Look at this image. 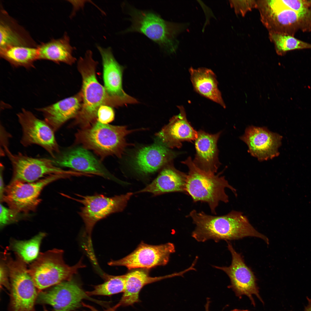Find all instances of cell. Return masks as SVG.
Listing matches in <instances>:
<instances>
[{
  "label": "cell",
  "instance_id": "cell-16",
  "mask_svg": "<svg viewBox=\"0 0 311 311\" xmlns=\"http://www.w3.org/2000/svg\"><path fill=\"white\" fill-rule=\"evenodd\" d=\"M84 299L100 302L90 298L80 286L72 279L54 285L48 291L38 295L37 301L50 305L55 311H74Z\"/></svg>",
  "mask_w": 311,
  "mask_h": 311
},
{
  "label": "cell",
  "instance_id": "cell-4",
  "mask_svg": "<svg viewBox=\"0 0 311 311\" xmlns=\"http://www.w3.org/2000/svg\"><path fill=\"white\" fill-rule=\"evenodd\" d=\"M131 25L123 33L142 34L158 44L166 53L175 52L177 42L176 36L181 30L179 24L165 20L158 14L140 10L126 4Z\"/></svg>",
  "mask_w": 311,
  "mask_h": 311
},
{
  "label": "cell",
  "instance_id": "cell-38",
  "mask_svg": "<svg viewBox=\"0 0 311 311\" xmlns=\"http://www.w3.org/2000/svg\"><path fill=\"white\" fill-rule=\"evenodd\" d=\"M308 301V304L304 307V311H311V298L306 297Z\"/></svg>",
  "mask_w": 311,
  "mask_h": 311
},
{
  "label": "cell",
  "instance_id": "cell-41",
  "mask_svg": "<svg viewBox=\"0 0 311 311\" xmlns=\"http://www.w3.org/2000/svg\"><path fill=\"white\" fill-rule=\"evenodd\" d=\"M7 144V143H6V144H2V145H3V144ZM2 150H1V151H2ZM1 152H2V151H1ZM1 152V153H2V154H4V153H3V152Z\"/></svg>",
  "mask_w": 311,
  "mask_h": 311
},
{
  "label": "cell",
  "instance_id": "cell-5",
  "mask_svg": "<svg viewBox=\"0 0 311 311\" xmlns=\"http://www.w3.org/2000/svg\"><path fill=\"white\" fill-rule=\"evenodd\" d=\"M134 131L125 126L103 124L97 119L90 126L79 130L75 136L77 143L102 159L111 155L120 158L129 145L125 137Z\"/></svg>",
  "mask_w": 311,
  "mask_h": 311
},
{
  "label": "cell",
  "instance_id": "cell-15",
  "mask_svg": "<svg viewBox=\"0 0 311 311\" xmlns=\"http://www.w3.org/2000/svg\"><path fill=\"white\" fill-rule=\"evenodd\" d=\"M101 56L104 87L114 107L137 103L138 101L124 91L122 86L124 67L115 59L110 47L97 46Z\"/></svg>",
  "mask_w": 311,
  "mask_h": 311
},
{
  "label": "cell",
  "instance_id": "cell-1",
  "mask_svg": "<svg viewBox=\"0 0 311 311\" xmlns=\"http://www.w3.org/2000/svg\"><path fill=\"white\" fill-rule=\"evenodd\" d=\"M192 220L196 227L191 236L198 242L213 240L217 242L238 240L248 236L261 238L264 241L267 237L259 232L241 212L232 210L220 216L207 215L204 212L192 210L187 216Z\"/></svg>",
  "mask_w": 311,
  "mask_h": 311
},
{
  "label": "cell",
  "instance_id": "cell-29",
  "mask_svg": "<svg viewBox=\"0 0 311 311\" xmlns=\"http://www.w3.org/2000/svg\"><path fill=\"white\" fill-rule=\"evenodd\" d=\"M46 235L45 233L41 232L28 240H13L11 242L10 249L19 255L26 263L33 262L39 255L40 245Z\"/></svg>",
  "mask_w": 311,
  "mask_h": 311
},
{
  "label": "cell",
  "instance_id": "cell-11",
  "mask_svg": "<svg viewBox=\"0 0 311 311\" xmlns=\"http://www.w3.org/2000/svg\"><path fill=\"white\" fill-rule=\"evenodd\" d=\"M8 145H2L1 152L7 155L12 164V180L31 183L50 175L74 174V171L64 170L55 165L52 158H34L20 153L13 154Z\"/></svg>",
  "mask_w": 311,
  "mask_h": 311
},
{
  "label": "cell",
  "instance_id": "cell-39",
  "mask_svg": "<svg viewBox=\"0 0 311 311\" xmlns=\"http://www.w3.org/2000/svg\"><path fill=\"white\" fill-rule=\"evenodd\" d=\"M210 303V301L208 300L206 301V302L205 305V311H209V306Z\"/></svg>",
  "mask_w": 311,
  "mask_h": 311
},
{
  "label": "cell",
  "instance_id": "cell-18",
  "mask_svg": "<svg viewBox=\"0 0 311 311\" xmlns=\"http://www.w3.org/2000/svg\"><path fill=\"white\" fill-rule=\"evenodd\" d=\"M240 139L247 145L248 152L259 161L271 159L279 154L282 136L266 127L249 126Z\"/></svg>",
  "mask_w": 311,
  "mask_h": 311
},
{
  "label": "cell",
  "instance_id": "cell-2",
  "mask_svg": "<svg viewBox=\"0 0 311 311\" xmlns=\"http://www.w3.org/2000/svg\"><path fill=\"white\" fill-rule=\"evenodd\" d=\"M98 62L94 60L92 51L88 50L78 62L77 68L82 78L80 92L82 98L80 110L75 117L74 124L81 128L88 127L97 119V112L103 105L114 107L104 86L96 75Z\"/></svg>",
  "mask_w": 311,
  "mask_h": 311
},
{
  "label": "cell",
  "instance_id": "cell-32",
  "mask_svg": "<svg viewBox=\"0 0 311 311\" xmlns=\"http://www.w3.org/2000/svg\"><path fill=\"white\" fill-rule=\"evenodd\" d=\"M0 226L1 229L9 224L18 221L21 217L20 213L0 204Z\"/></svg>",
  "mask_w": 311,
  "mask_h": 311
},
{
  "label": "cell",
  "instance_id": "cell-19",
  "mask_svg": "<svg viewBox=\"0 0 311 311\" xmlns=\"http://www.w3.org/2000/svg\"><path fill=\"white\" fill-rule=\"evenodd\" d=\"M177 107L179 110V114L172 117L157 134L170 148H180L182 142L195 140L198 136V132L188 121L183 107Z\"/></svg>",
  "mask_w": 311,
  "mask_h": 311
},
{
  "label": "cell",
  "instance_id": "cell-31",
  "mask_svg": "<svg viewBox=\"0 0 311 311\" xmlns=\"http://www.w3.org/2000/svg\"><path fill=\"white\" fill-rule=\"evenodd\" d=\"M270 39L273 42L278 54L298 49H311V44L299 40L289 35L270 32Z\"/></svg>",
  "mask_w": 311,
  "mask_h": 311
},
{
  "label": "cell",
  "instance_id": "cell-35",
  "mask_svg": "<svg viewBox=\"0 0 311 311\" xmlns=\"http://www.w3.org/2000/svg\"><path fill=\"white\" fill-rule=\"evenodd\" d=\"M0 274L1 286L2 285L8 288L10 286L8 281L9 272L7 265L3 258L0 262Z\"/></svg>",
  "mask_w": 311,
  "mask_h": 311
},
{
  "label": "cell",
  "instance_id": "cell-8",
  "mask_svg": "<svg viewBox=\"0 0 311 311\" xmlns=\"http://www.w3.org/2000/svg\"><path fill=\"white\" fill-rule=\"evenodd\" d=\"M14 259L8 251L3 259L7 267L11 288V304L14 311H32L37 295L36 287L26 263L15 253Z\"/></svg>",
  "mask_w": 311,
  "mask_h": 311
},
{
  "label": "cell",
  "instance_id": "cell-30",
  "mask_svg": "<svg viewBox=\"0 0 311 311\" xmlns=\"http://www.w3.org/2000/svg\"><path fill=\"white\" fill-rule=\"evenodd\" d=\"M105 281L103 283L95 286L92 291L86 292L88 296L111 295L124 292L125 288V274L119 276L105 274Z\"/></svg>",
  "mask_w": 311,
  "mask_h": 311
},
{
  "label": "cell",
  "instance_id": "cell-36",
  "mask_svg": "<svg viewBox=\"0 0 311 311\" xmlns=\"http://www.w3.org/2000/svg\"><path fill=\"white\" fill-rule=\"evenodd\" d=\"M4 166L3 164H0V198L1 202L2 201L3 196L5 187L4 186V184L3 177V173Z\"/></svg>",
  "mask_w": 311,
  "mask_h": 311
},
{
  "label": "cell",
  "instance_id": "cell-40",
  "mask_svg": "<svg viewBox=\"0 0 311 311\" xmlns=\"http://www.w3.org/2000/svg\"><path fill=\"white\" fill-rule=\"evenodd\" d=\"M230 311H251L247 310H240L238 309H235L232 310Z\"/></svg>",
  "mask_w": 311,
  "mask_h": 311
},
{
  "label": "cell",
  "instance_id": "cell-43",
  "mask_svg": "<svg viewBox=\"0 0 311 311\" xmlns=\"http://www.w3.org/2000/svg\"></svg>",
  "mask_w": 311,
  "mask_h": 311
},
{
  "label": "cell",
  "instance_id": "cell-12",
  "mask_svg": "<svg viewBox=\"0 0 311 311\" xmlns=\"http://www.w3.org/2000/svg\"><path fill=\"white\" fill-rule=\"evenodd\" d=\"M226 241L228 249L232 255L231 264L228 267L213 266V267L223 271L228 275L230 281V284L228 287L232 289L239 299L243 295L247 296L255 307V304L253 296L254 295L264 304L253 272L246 265L241 254L236 251L231 243Z\"/></svg>",
  "mask_w": 311,
  "mask_h": 311
},
{
  "label": "cell",
  "instance_id": "cell-21",
  "mask_svg": "<svg viewBox=\"0 0 311 311\" xmlns=\"http://www.w3.org/2000/svg\"><path fill=\"white\" fill-rule=\"evenodd\" d=\"M82 98L80 92L54 104L37 110L41 112L44 120L54 131L58 130L66 122L75 117L81 109Z\"/></svg>",
  "mask_w": 311,
  "mask_h": 311
},
{
  "label": "cell",
  "instance_id": "cell-10",
  "mask_svg": "<svg viewBox=\"0 0 311 311\" xmlns=\"http://www.w3.org/2000/svg\"><path fill=\"white\" fill-rule=\"evenodd\" d=\"M69 177L65 174L53 175L31 183L12 180L5 187L2 202L18 213H28L34 211L39 205L41 201L40 195L46 186L56 180Z\"/></svg>",
  "mask_w": 311,
  "mask_h": 311
},
{
  "label": "cell",
  "instance_id": "cell-17",
  "mask_svg": "<svg viewBox=\"0 0 311 311\" xmlns=\"http://www.w3.org/2000/svg\"><path fill=\"white\" fill-rule=\"evenodd\" d=\"M52 159L54 165L58 167L69 168L86 174L98 175L121 184L124 183L112 175L88 149L83 147L60 152Z\"/></svg>",
  "mask_w": 311,
  "mask_h": 311
},
{
  "label": "cell",
  "instance_id": "cell-9",
  "mask_svg": "<svg viewBox=\"0 0 311 311\" xmlns=\"http://www.w3.org/2000/svg\"><path fill=\"white\" fill-rule=\"evenodd\" d=\"M132 194L130 192L112 197L98 194L86 196L78 195L81 199L73 198L83 205L79 213L84 224L88 248H92L91 235L96 223L112 213L122 211Z\"/></svg>",
  "mask_w": 311,
  "mask_h": 311
},
{
  "label": "cell",
  "instance_id": "cell-28",
  "mask_svg": "<svg viewBox=\"0 0 311 311\" xmlns=\"http://www.w3.org/2000/svg\"><path fill=\"white\" fill-rule=\"evenodd\" d=\"M0 55L14 67L29 69L34 67V62L38 60V53L37 47L10 46L0 49Z\"/></svg>",
  "mask_w": 311,
  "mask_h": 311
},
{
  "label": "cell",
  "instance_id": "cell-42",
  "mask_svg": "<svg viewBox=\"0 0 311 311\" xmlns=\"http://www.w3.org/2000/svg\"><path fill=\"white\" fill-rule=\"evenodd\" d=\"M44 311H48V310H44Z\"/></svg>",
  "mask_w": 311,
  "mask_h": 311
},
{
  "label": "cell",
  "instance_id": "cell-26",
  "mask_svg": "<svg viewBox=\"0 0 311 311\" xmlns=\"http://www.w3.org/2000/svg\"><path fill=\"white\" fill-rule=\"evenodd\" d=\"M1 12L0 49L14 46L37 47L27 32L6 11L3 9Z\"/></svg>",
  "mask_w": 311,
  "mask_h": 311
},
{
  "label": "cell",
  "instance_id": "cell-22",
  "mask_svg": "<svg viewBox=\"0 0 311 311\" xmlns=\"http://www.w3.org/2000/svg\"><path fill=\"white\" fill-rule=\"evenodd\" d=\"M173 155L166 146L154 144L138 151L134 159V167L140 174L152 173L170 161Z\"/></svg>",
  "mask_w": 311,
  "mask_h": 311
},
{
  "label": "cell",
  "instance_id": "cell-34",
  "mask_svg": "<svg viewBox=\"0 0 311 311\" xmlns=\"http://www.w3.org/2000/svg\"><path fill=\"white\" fill-rule=\"evenodd\" d=\"M232 3L236 12L243 15L253 8L257 7V2L253 0L232 1Z\"/></svg>",
  "mask_w": 311,
  "mask_h": 311
},
{
  "label": "cell",
  "instance_id": "cell-33",
  "mask_svg": "<svg viewBox=\"0 0 311 311\" xmlns=\"http://www.w3.org/2000/svg\"><path fill=\"white\" fill-rule=\"evenodd\" d=\"M114 116V111L111 107L103 105L98 109L97 120L102 124H107L113 120Z\"/></svg>",
  "mask_w": 311,
  "mask_h": 311
},
{
  "label": "cell",
  "instance_id": "cell-27",
  "mask_svg": "<svg viewBox=\"0 0 311 311\" xmlns=\"http://www.w3.org/2000/svg\"><path fill=\"white\" fill-rule=\"evenodd\" d=\"M69 37L66 32L61 38L52 39L37 45L38 60H46L55 63L63 62L71 65L76 58L72 54L75 49L70 44Z\"/></svg>",
  "mask_w": 311,
  "mask_h": 311
},
{
  "label": "cell",
  "instance_id": "cell-14",
  "mask_svg": "<svg viewBox=\"0 0 311 311\" xmlns=\"http://www.w3.org/2000/svg\"><path fill=\"white\" fill-rule=\"evenodd\" d=\"M175 251V246L172 243L152 245L141 242L128 255L119 260H111L108 264L111 266H124L129 270L149 269L166 265L170 255Z\"/></svg>",
  "mask_w": 311,
  "mask_h": 311
},
{
  "label": "cell",
  "instance_id": "cell-7",
  "mask_svg": "<svg viewBox=\"0 0 311 311\" xmlns=\"http://www.w3.org/2000/svg\"><path fill=\"white\" fill-rule=\"evenodd\" d=\"M257 7L262 22L269 32L293 36L299 29L311 31V12H297L288 7L283 0L259 1Z\"/></svg>",
  "mask_w": 311,
  "mask_h": 311
},
{
  "label": "cell",
  "instance_id": "cell-6",
  "mask_svg": "<svg viewBox=\"0 0 311 311\" xmlns=\"http://www.w3.org/2000/svg\"><path fill=\"white\" fill-rule=\"evenodd\" d=\"M64 252L54 249L41 253L28 269L37 289L42 290L72 279L79 269L85 267L81 259L70 266L63 259Z\"/></svg>",
  "mask_w": 311,
  "mask_h": 311
},
{
  "label": "cell",
  "instance_id": "cell-25",
  "mask_svg": "<svg viewBox=\"0 0 311 311\" xmlns=\"http://www.w3.org/2000/svg\"><path fill=\"white\" fill-rule=\"evenodd\" d=\"M190 79L194 90L202 96L226 107L215 73L211 69L204 67L189 69Z\"/></svg>",
  "mask_w": 311,
  "mask_h": 311
},
{
  "label": "cell",
  "instance_id": "cell-24",
  "mask_svg": "<svg viewBox=\"0 0 311 311\" xmlns=\"http://www.w3.org/2000/svg\"><path fill=\"white\" fill-rule=\"evenodd\" d=\"M187 176V174L169 166L164 168L151 183L136 193L149 192L154 196L172 192L185 193Z\"/></svg>",
  "mask_w": 311,
  "mask_h": 311
},
{
  "label": "cell",
  "instance_id": "cell-13",
  "mask_svg": "<svg viewBox=\"0 0 311 311\" xmlns=\"http://www.w3.org/2000/svg\"><path fill=\"white\" fill-rule=\"evenodd\" d=\"M17 116L22 130L20 143L23 146L27 147L33 144L39 145L53 158L60 153L54 131L44 120L37 118L24 109Z\"/></svg>",
  "mask_w": 311,
  "mask_h": 311
},
{
  "label": "cell",
  "instance_id": "cell-37",
  "mask_svg": "<svg viewBox=\"0 0 311 311\" xmlns=\"http://www.w3.org/2000/svg\"><path fill=\"white\" fill-rule=\"evenodd\" d=\"M81 305L83 306L88 308V310L86 311H100L97 310L93 306L88 304H86L83 302H81ZM115 310L116 309L114 307H113L104 311H115Z\"/></svg>",
  "mask_w": 311,
  "mask_h": 311
},
{
  "label": "cell",
  "instance_id": "cell-23",
  "mask_svg": "<svg viewBox=\"0 0 311 311\" xmlns=\"http://www.w3.org/2000/svg\"><path fill=\"white\" fill-rule=\"evenodd\" d=\"M148 270L142 268L133 269L125 274V290L120 301L115 306L116 309L121 306L132 305L139 302L140 292L147 285L179 276L178 273H176L162 276L152 277L149 275Z\"/></svg>",
  "mask_w": 311,
  "mask_h": 311
},
{
  "label": "cell",
  "instance_id": "cell-3",
  "mask_svg": "<svg viewBox=\"0 0 311 311\" xmlns=\"http://www.w3.org/2000/svg\"><path fill=\"white\" fill-rule=\"evenodd\" d=\"M182 163L188 167L185 185V194L190 196L194 202L207 203L211 212L216 214L215 210L220 202L225 203L229 201L225 189L228 188L237 196L236 189L230 185L221 172L215 175L199 168L190 157Z\"/></svg>",
  "mask_w": 311,
  "mask_h": 311
},
{
  "label": "cell",
  "instance_id": "cell-20",
  "mask_svg": "<svg viewBox=\"0 0 311 311\" xmlns=\"http://www.w3.org/2000/svg\"><path fill=\"white\" fill-rule=\"evenodd\" d=\"M221 132L210 134L200 130L195 140L196 154L193 162L199 168L215 174L220 164L217 142Z\"/></svg>",
  "mask_w": 311,
  "mask_h": 311
}]
</instances>
